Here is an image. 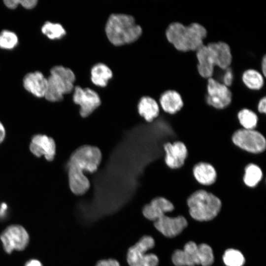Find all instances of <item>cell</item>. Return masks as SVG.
Instances as JSON below:
<instances>
[{
	"instance_id": "9",
	"label": "cell",
	"mask_w": 266,
	"mask_h": 266,
	"mask_svg": "<svg viewBox=\"0 0 266 266\" xmlns=\"http://www.w3.org/2000/svg\"><path fill=\"white\" fill-rule=\"evenodd\" d=\"M232 100V93L222 82L213 77L207 79V103L217 109H223L228 106Z\"/></svg>"
},
{
	"instance_id": "8",
	"label": "cell",
	"mask_w": 266,
	"mask_h": 266,
	"mask_svg": "<svg viewBox=\"0 0 266 266\" xmlns=\"http://www.w3.org/2000/svg\"><path fill=\"white\" fill-rule=\"evenodd\" d=\"M0 239L5 252L11 254L13 251H22L28 246L29 235L21 225L13 224L6 227L1 233Z\"/></svg>"
},
{
	"instance_id": "17",
	"label": "cell",
	"mask_w": 266,
	"mask_h": 266,
	"mask_svg": "<svg viewBox=\"0 0 266 266\" xmlns=\"http://www.w3.org/2000/svg\"><path fill=\"white\" fill-rule=\"evenodd\" d=\"M196 52L199 74L206 79L212 77L216 63L212 49L208 44H204Z\"/></svg>"
},
{
	"instance_id": "13",
	"label": "cell",
	"mask_w": 266,
	"mask_h": 266,
	"mask_svg": "<svg viewBox=\"0 0 266 266\" xmlns=\"http://www.w3.org/2000/svg\"><path fill=\"white\" fill-rule=\"evenodd\" d=\"M67 175L69 189L75 196L80 197L86 194L91 185L85 172L78 166L67 163Z\"/></svg>"
},
{
	"instance_id": "12",
	"label": "cell",
	"mask_w": 266,
	"mask_h": 266,
	"mask_svg": "<svg viewBox=\"0 0 266 266\" xmlns=\"http://www.w3.org/2000/svg\"><path fill=\"white\" fill-rule=\"evenodd\" d=\"M165 152V162L170 168L176 169L184 165L188 151L185 143L181 141L167 142L163 145Z\"/></svg>"
},
{
	"instance_id": "28",
	"label": "cell",
	"mask_w": 266,
	"mask_h": 266,
	"mask_svg": "<svg viewBox=\"0 0 266 266\" xmlns=\"http://www.w3.org/2000/svg\"><path fill=\"white\" fill-rule=\"evenodd\" d=\"M223 259L226 266H243L245 263L242 254L234 249H227L223 255Z\"/></svg>"
},
{
	"instance_id": "27",
	"label": "cell",
	"mask_w": 266,
	"mask_h": 266,
	"mask_svg": "<svg viewBox=\"0 0 266 266\" xmlns=\"http://www.w3.org/2000/svg\"><path fill=\"white\" fill-rule=\"evenodd\" d=\"M42 33L51 39H60L66 33L64 27L60 24L46 22L42 27Z\"/></svg>"
},
{
	"instance_id": "24",
	"label": "cell",
	"mask_w": 266,
	"mask_h": 266,
	"mask_svg": "<svg viewBox=\"0 0 266 266\" xmlns=\"http://www.w3.org/2000/svg\"><path fill=\"white\" fill-rule=\"evenodd\" d=\"M242 81L245 86L251 90L258 91L264 85V76L256 69H247L242 74Z\"/></svg>"
},
{
	"instance_id": "18",
	"label": "cell",
	"mask_w": 266,
	"mask_h": 266,
	"mask_svg": "<svg viewBox=\"0 0 266 266\" xmlns=\"http://www.w3.org/2000/svg\"><path fill=\"white\" fill-rule=\"evenodd\" d=\"M47 84V78L39 71L29 73L23 79V86L25 89L38 98L44 97Z\"/></svg>"
},
{
	"instance_id": "11",
	"label": "cell",
	"mask_w": 266,
	"mask_h": 266,
	"mask_svg": "<svg viewBox=\"0 0 266 266\" xmlns=\"http://www.w3.org/2000/svg\"><path fill=\"white\" fill-rule=\"evenodd\" d=\"M29 147L31 152L37 158L43 156L48 162L55 159L57 147L52 137L44 134H36L32 137Z\"/></svg>"
},
{
	"instance_id": "26",
	"label": "cell",
	"mask_w": 266,
	"mask_h": 266,
	"mask_svg": "<svg viewBox=\"0 0 266 266\" xmlns=\"http://www.w3.org/2000/svg\"><path fill=\"white\" fill-rule=\"evenodd\" d=\"M237 116L243 129L253 130L256 127L258 117L253 111L248 108H243L238 112Z\"/></svg>"
},
{
	"instance_id": "1",
	"label": "cell",
	"mask_w": 266,
	"mask_h": 266,
	"mask_svg": "<svg viewBox=\"0 0 266 266\" xmlns=\"http://www.w3.org/2000/svg\"><path fill=\"white\" fill-rule=\"evenodd\" d=\"M207 30L202 25L192 23L185 26L180 22L170 24L166 31L168 41L178 51H196L204 45Z\"/></svg>"
},
{
	"instance_id": "16",
	"label": "cell",
	"mask_w": 266,
	"mask_h": 266,
	"mask_svg": "<svg viewBox=\"0 0 266 266\" xmlns=\"http://www.w3.org/2000/svg\"><path fill=\"white\" fill-rule=\"evenodd\" d=\"M173 209L174 205L171 201L165 197L159 196L153 198L150 202L143 206L142 213L145 218L154 222Z\"/></svg>"
},
{
	"instance_id": "31",
	"label": "cell",
	"mask_w": 266,
	"mask_h": 266,
	"mask_svg": "<svg viewBox=\"0 0 266 266\" xmlns=\"http://www.w3.org/2000/svg\"><path fill=\"white\" fill-rule=\"evenodd\" d=\"M222 77V83L228 87H230L233 83V74L231 67L224 70Z\"/></svg>"
},
{
	"instance_id": "3",
	"label": "cell",
	"mask_w": 266,
	"mask_h": 266,
	"mask_svg": "<svg viewBox=\"0 0 266 266\" xmlns=\"http://www.w3.org/2000/svg\"><path fill=\"white\" fill-rule=\"evenodd\" d=\"M187 204L191 217L200 221L213 219L219 213L222 206L219 198L204 190L192 193L187 199Z\"/></svg>"
},
{
	"instance_id": "2",
	"label": "cell",
	"mask_w": 266,
	"mask_h": 266,
	"mask_svg": "<svg viewBox=\"0 0 266 266\" xmlns=\"http://www.w3.org/2000/svg\"><path fill=\"white\" fill-rule=\"evenodd\" d=\"M105 33L110 42L115 46L133 43L142 34L141 27L131 15L115 13L111 14L106 23Z\"/></svg>"
},
{
	"instance_id": "15",
	"label": "cell",
	"mask_w": 266,
	"mask_h": 266,
	"mask_svg": "<svg viewBox=\"0 0 266 266\" xmlns=\"http://www.w3.org/2000/svg\"><path fill=\"white\" fill-rule=\"evenodd\" d=\"M200 260L199 246L193 241L187 243L183 250H175L172 255L175 266H195L200 265Z\"/></svg>"
},
{
	"instance_id": "36",
	"label": "cell",
	"mask_w": 266,
	"mask_h": 266,
	"mask_svg": "<svg viewBox=\"0 0 266 266\" xmlns=\"http://www.w3.org/2000/svg\"><path fill=\"white\" fill-rule=\"evenodd\" d=\"M8 206L6 203L2 202L0 204V219H2L6 215Z\"/></svg>"
},
{
	"instance_id": "32",
	"label": "cell",
	"mask_w": 266,
	"mask_h": 266,
	"mask_svg": "<svg viewBox=\"0 0 266 266\" xmlns=\"http://www.w3.org/2000/svg\"><path fill=\"white\" fill-rule=\"evenodd\" d=\"M95 266H120V265L117 260L108 259L98 261Z\"/></svg>"
},
{
	"instance_id": "21",
	"label": "cell",
	"mask_w": 266,
	"mask_h": 266,
	"mask_svg": "<svg viewBox=\"0 0 266 266\" xmlns=\"http://www.w3.org/2000/svg\"><path fill=\"white\" fill-rule=\"evenodd\" d=\"M208 44L214 53L216 66L223 70L230 67L233 57L230 46L223 41L210 42Z\"/></svg>"
},
{
	"instance_id": "5",
	"label": "cell",
	"mask_w": 266,
	"mask_h": 266,
	"mask_svg": "<svg viewBox=\"0 0 266 266\" xmlns=\"http://www.w3.org/2000/svg\"><path fill=\"white\" fill-rule=\"evenodd\" d=\"M155 246L153 237L150 235L142 236L128 249L126 261L129 266H158V257L149 252Z\"/></svg>"
},
{
	"instance_id": "30",
	"label": "cell",
	"mask_w": 266,
	"mask_h": 266,
	"mask_svg": "<svg viewBox=\"0 0 266 266\" xmlns=\"http://www.w3.org/2000/svg\"><path fill=\"white\" fill-rule=\"evenodd\" d=\"M201 257L200 265L202 266H210L214 262V255L212 248L206 244L198 245Z\"/></svg>"
},
{
	"instance_id": "33",
	"label": "cell",
	"mask_w": 266,
	"mask_h": 266,
	"mask_svg": "<svg viewBox=\"0 0 266 266\" xmlns=\"http://www.w3.org/2000/svg\"><path fill=\"white\" fill-rule=\"evenodd\" d=\"M36 0H19V4L26 9H32L36 5Z\"/></svg>"
},
{
	"instance_id": "25",
	"label": "cell",
	"mask_w": 266,
	"mask_h": 266,
	"mask_svg": "<svg viewBox=\"0 0 266 266\" xmlns=\"http://www.w3.org/2000/svg\"><path fill=\"white\" fill-rule=\"evenodd\" d=\"M263 173L257 165L250 163L244 168L243 181L247 186L253 188L256 186L263 178Z\"/></svg>"
},
{
	"instance_id": "22",
	"label": "cell",
	"mask_w": 266,
	"mask_h": 266,
	"mask_svg": "<svg viewBox=\"0 0 266 266\" xmlns=\"http://www.w3.org/2000/svg\"><path fill=\"white\" fill-rule=\"evenodd\" d=\"M138 114L148 123L152 122L160 114V106L157 101L149 96L141 98L137 104Z\"/></svg>"
},
{
	"instance_id": "39",
	"label": "cell",
	"mask_w": 266,
	"mask_h": 266,
	"mask_svg": "<svg viewBox=\"0 0 266 266\" xmlns=\"http://www.w3.org/2000/svg\"><path fill=\"white\" fill-rule=\"evenodd\" d=\"M261 71L262 73L264 75V77L266 76V55H264V57L262 58V62H261Z\"/></svg>"
},
{
	"instance_id": "19",
	"label": "cell",
	"mask_w": 266,
	"mask_h": 266,
	"mask_svg": "<svg viewBox=\"0 0 266 266\" xmlns=\"http://www.w3.org/2000/svg\"><path fill=\"white\" fill-rule=\"evenodd\" d=\"M159 102L163 111L172 115L178 112L184 105L181 95L173 90H168L163 93L160 96Z\"/></svg>"
},
{
	"instance_id": "14",
	"label": "cell",
	"mask_w": 266,
	"mask_h": 266,
	"mask_svg": "<svg viewBox=\"0 0 266 266\" xmlns=\"http://www.w3.org/2000/svg\"><path fill=\"white\" fill-rule=\"evenodd\" d=\"M186 219L182 216L170 217L166 215L153 223L155 229L167 237H173L180 234L187 227Z\"/></svg>"
},
{
	"instance_id": "34",
	"label": "cell",
	"mask_w": 266,
	"mask_h": 266,
	"mask_svg": "<svg viewBox=\"0 0 266 266\" xmlns=\"http://www.w3.org/2000/svg\"><path fill=\"white\" fill-rule=\"evenodd\" d=\"M258 111L260 113L266 114V98L263 97L259 101L257 106Z\"/></svg>"
},
{
	"instance_id": "7",
	"label": "cell",
	"mask_w": 266,
	"mask_h": 266,
	"mask_svg": "<svg viewBox=\"0 0 266 266\" xmlns=\"http://www.w3.org/2000/svg\"><path fill=\"white\" fill-rule=\"evenodd\" d=\"M232 140L240 149L252 154L263 153L266 148L265 137L254 129H239L233 133Z\"/></svg>"
},
{
	"instance_id": "38",
	"label": "cell",
	"mask_w": 266,
	"mask_h": 266,
	"mask_svg": "<svg viewBox=\"0 0 266 266\" xmlns=\"http://www.w3.org/2000/svg\"><path fill=\"white\" fill-rule=\"evenodd\" d=\"M25 266H43V265L38 260L31 259L26 262Z\"/></svg>"
},
{
	"instance_id": "29",
	"label": "cell",
	"mask_w": 266,
	"mask_h": 266,
	"mask_svg": "<svg viewBox=\"0 0 266 266\" xmlns=\"http://www.w3.org/2000/svg\"><path fill=\"white\" fill-rule=\"evenodd\" d=\"M17 43L18 37L13 32L4 30L0 33V48L11 49L13 48Z\"/></svg>"
},
{
	"instance_id": "10",
	"label": "cell",
	"mask_w": 266,
	"mask_h": 266,
	"mask_svg": "<svg viewBox=\"0 0 266 266\" xmlns=\"http://www.w3.org/2000/svg\"><path fill=\"white\" fill-rule=\"evenodd\" d=\"M73 101L79 106V113L82 118H87L100 105L98 94L89 88L76 86L74 89Z\"/></svg>"
},
{
	"instance_id": "23",
	"label": "cell",
	"mask_w": 266,
	"mask_h": 266,
	"mask_svg": "<svg viewBox=\"0 0 266 266\" xmlns=\"http://www.w3.org/2000/svg\"><path fill=\"white\" fill-rule=\"evenodd\" d=\"M91 80L96 85L105 87L112 76L110 68L103 63H98L94 65L91 70Z\"/></svg>"
},
{
	"instance_id": "4",
	"label": "cell",
	"mask_w": 266,
	"mask_h": 266,
	"mask_svg": "<svg viewBox=\"0 0 266 266\" xmlns=\"http://www.w3.org/2000/svg\"><path fill=\"white\" fill-rule=\"evenodd\" d=\"M50 74L47 78V87L44 97L50 102L60 101L64 95L72 92L75 75L70 68L61 66L52 67Z\"/></svg>"
},
{
	"instance_id": "37",
	"label": "cell",
	"mask_w": 266,
	"mask_h": 266,
	"mask_svg": "<svg viewBox=\"0 0 266 266\" xmlns=\"http://www.w3.org/2000/svg\"><path fill=\"white\" fill-rule=\"evenodd\" d=\"M6 136V130L3 124L0 121V144L4 140Z\"/></svg>"
},
{
	"instance_id": "20",
	"label": "cell",
	"mask_w": 266,
	"mask_h": 266,
	"mask_svg": "<svg viewBox=\"0 0 266 266\" xmlns=\"http://www.w3.org/2000/svg\"><path fill=\"white\" fill-rule=\"evenodd\" d=\"M193 174L199 184L205 186L213 184L217 176L215 167L211 164L204 162H199L194 166Z\"/></svg>"
},
{
	"instance_id": "6",
	"label": "cell",
	"mask_w": 266,
	"mask_h": 266,
	"mask_svg": "<svg viewBox=\"0 0 266 266\" xmlns=\"http://www.w3.org/2000/svg\"><path fill=\"white\" fill-rule=\"evenodd\" d=\"M102 160V152L99 147L85 144L72 151L67 163L78 166L84 172L94 173L99 169Z\"/></svg>"
},
{
	"instance_id": "35",
	"label": "cell",
	"mask_w": 266,
	"mask_h": 266,
	"mask_svg": "<svg viewBox=\"0 0 266 266\" xmlns=\"http://www.w3.org/2000/svg\"><path fill=\"white\" fill-rule=\"evenodd\" d=\"M4 3L6 7L10 9H14L19 4V0H5Z\"/></svg>"
}]
</instances>
